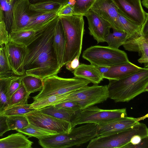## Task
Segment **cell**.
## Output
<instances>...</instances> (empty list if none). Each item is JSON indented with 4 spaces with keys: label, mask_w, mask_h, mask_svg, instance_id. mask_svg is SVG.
<instances>
[{
    "label": "cell",
    "mask_w": 148,
    "mask_h": 148,
    "mask_svg": "<svg viewBox=\"0 0 148 148\" xmlns=\"http://www.w3.org/2000/svg\"><path fill=\"white\" fill-rule=\"evenodd\" d=\"M30 104L18 105L8 108L0 113V116H6L23 115L34 110L30 108Z\"/></svg>",
    "instance_id": "35"
},
{
    "label": "cell",
    "mask_w": 148,
    "mask_h": 148,
    "mask_svg": "<svg viewBox=\"0 0 148 148\" xmlns=\"http://www.w3.org/2000/svg\"><path fill=\"white\" fill-rule=\"evenodd\" d=\"M74 15L84 16L90 9L95 0H74Z\"/></svg>",
    "instance_id": "36"
},
{
    "label": "cell",
    "mask_w": 148,
    "mask_h": 148,
    "mask_svg": "<svg viewBox=\"0 0 148 148\" xmlns=\"http://www.w3.org/2000/svg\"><path fill=\"white\" fill-rule=\"evenodd\" d=\"M73 73L75 77L86 79L94 84H98L104 79L97 66L91 64H79Z\"/></svg>",
    "instance_id": "20"
},
{
    "label": "cell",
    "mask_w": 148,
    "mask_h": 148,
    "mask_svg": "<svg viewBox=\"0 0 148 148\" xmlns=\"http://www.w3.org/2000/svg\"><path fill=\"white\" fill-rule=\"evenodd\" d=\"M29 95L21 83L18 88L10 97L7 108L15 106L27 104Z\"/></svg>",
    "instance_id": "31"
},
{
    "label": "cell",
    "mask_w": 148,
    "mask_h": 148,
    "mask_svg": "<svg viewBox=\"0 0 148 148\" xmlns=\"http://www.w3.org/2000/svg\"><path fill=\"white\" fill-rule=\"evenodd\" d=\"M30 4L29 0L15 1L13 6V23L10 32L23 29L39 12L30 9Z\"/></svg>",
    "instance_id": "13"
},
{
    "label": "cell",
    "mask_w": 148,
    "mask_h": 148,
    "mask_svg": "<svg viewBox=\"0 0 148 148\" xmlns=\"http://www.w3.org/2000/svg\"><path fill=\"white\" fill-rule=\"evenodd\" d=\"M141 3L145 7L148 8V0H142Z\"/></svg>",
    "instance_id": "46"
},
{
    "label": "cell",
    "mask_w": 148,
    "mask_h": 148,
    "mask_svg": "<svg viewBox=\"0 0 148 148\" xmlns=\"http://www.w3.org/2000/svg\"><path fill=\"white\" fill-rule=\"evenodd\" d=\"M128 51L137 52L141 57L138 62L144 64L145 68L148 66V36L142 34L129 37L123 45Z\"/></svg>",
    "instance_id": "17"
},
{
    "label": "cell",
    "mask_w": 148,
    "mask_h": 148,
    "mask_svg": "<svg viewBox=\"0 0 148 148\" xmlns=\"http://www.w3.org/2000/svg\"><path fill=\"white\" fill-rule=\"evenodd\" d=\"M12 2H14L16 0H10Z\"/></svg>",
    "instance_id": "48"
},
{
    "label": "cell",
    "mask_w": 148,
    "mask_h": 148,
    "mask_svg": "<svg viewBox=\"0 0 148 148\" xmlns=\"http://www.w3.org/2000/svg\"><path fill=\"white\" fill-rule=\"evenodd\" d=\"M84 16L88 20L90 34L98 43L104 42L105 38L110 33V24L91 9Z\"/></svg>",
    "instance_id": "14"
},
{
    "label": "cell",
    "mask_w": 148,
    "mask_h": 148,
    "mask_svg": "<svg viewBox=\"0 0 148 148\" xmlns=\"http://www.w3.org/2000/svg\"><path fill=\"white\" fill-rule=\"evenodd\" d=\"M9 33L3 21L0 23V47L9 42Z\"/></svg>",
    "instance_id": "39"
},
{
    "label": "cell",
    "mask_w": 148,
    "mask_h": 148,
    "mask_svg": "<svg viewBox=\"0 0 148 148\" xmlns=\"http://www.w3.org/2000/svg\"><path fill=\"white\" fill-rule=\"evenodd\" d=\"M82 57L97 66L110 67L130 61L124 51L108 46H92L84 51Z\"/></svg>",
    "instance_id": "7"
},
{
    "label": "cell",
    "mask_w": 148,
    "mask_h": 148,
    "mask_svg": "<svg viewBox=\"0 0 148 148\" xmlns=\"http://www.w3.org/2000/svg\"><path fill=\"white\" fill-rule=\"evenodd\" d=\"M7 116H0V137L9 130L6 121Z\"/></svg>",
    "instance_id": "42"
},
{
    "label": "cell",
    "mask_w": 148,
    "mask_h": 148,
    "mask_svg": "<svg viewBox=\"0 0 148 148\" xmlns=\"http://www.w3.org/2000/svg\"><path fill=\"white\" fill-rule=\"evenodd\" d=\"M148 137V129L143 123L139 122L131 127L111 134L99 136L92 139L87 148H122L129 143L134 135Z\"/></svg>",
    "instance_id": "5"
},
{
    "label": "cell",
    "mask_w": 148,
    "mask_h": 148,
    "mask_svg": "<svg viewBox=\"0 0 148 148\" xmlns=\"http://www.w3.org/2000/svg\"><path fill=\"white\" fill-rule=\"evenodd\" d=\"M4 48L8 64L14 74L19 76L25 75L24 63L27 53V47L9 41Z\"/></svg>",
    "instance_id": "11"
},
{
    "label": "cell",
    "mask_w": 148,
    "mask_h": 148,
    "mask_svg": "<svg viewBox=\"0 0 148 148\" xmlns=\"http://www.w3.org/2000/svg\"><path fill=\"white\" fill-rule=\"evenodd\" d=\"M130 62L110 67L108 71L103 75L104 78L119 80L135 73L144 69Z\"/></svg>",
    "instance_id": "18"
},
{
    "label": "cell",
    "mask_w": 148,
    "mask_h": 148,
    "mask_svg": "<svg viewBox=\"0 0 148 148\" xmlns=\"http://www.w3.org/2000/svg\"><path fill=\"white\" fill-rule=\"evenodd\" d=\"M14 2L10 0H0V6L3 14L4 21L9 33L10 32L13 23L12 9Z\"/></svg>",
    "instance_id": "32"
},
{
    "label": "cell",
    "mask_w": 148,
    "mask_h": 148,
    "mask_svg": "<svg viewBox=\"0 0 148 148\" xmlns=\"http://www.w3.org/2000/svg\"><path fill=\"white\" fill-rule=\"evenodd\" d=\"M96 0H95V1H96Z\"/></svg>",
    "instance_id": "49"
},
{
    "label": "cell",
    "mask_w": 148,
    "mask_h": 148,
    "mask_svg": "<svg viewBox=\"0 0 148 148\" xmlns=\"http://www.w3.org/2000/svg\"><path fill=\"white\" fill-rule=\"evenodd\" d=\"M58 19L57 16L36 31L33 40L27 47L24 63L25 74L43 80L59 72L61 68L53 46L54 32Z\"/></svg>",
    "instance_id": "1"
},
{
    "label": "cell",
    "mask_w": 148,
    "mask_h": 148,
    "mask_svg": "<svg viewBox=\"0 0 148 148\" xmlns=\"http://www.w3.org/2000/svg\"><path fill=\"white\" fill-rule=\"evenodd\" d=\"M119 31L126 33L130 37L142 34V26L127 18L118 13Z\"/></svg>",
    "instance_id": "24"
},
{
    "label": "cell",
    "mask_w": 148,
    "mask_h": 148,
    "mask_svg": "<svg viewBox=\"0 0 148 148\" xmlns=\"http://www.w3.org/2000/svg\"><path fill=\"white\" fill-rule=\"evenodd\" d=\"M15 76L0 77V113L7 108L10 99L8 91L11 80Z\"/></svg>",
    "instance_id": "28"
},
{
    "label": "cell",
    "mask_w": 148,
    "mask_h": 148,
    "mask_svg": "<svg viewBox=\"0 0 148 148\" xmlns=\"http://www.w3.org/2000/svg\"><path fill=\"white\" fill-rule=\"evenodd\" d=\"M65 46L66 42L63 28L59 17L55 28L53 46L58 66L60 68L64 65V60Z\"/></svg>",
    "instance_id": "19"
},
{
    "label": "cell",
    "mask_w": 148,
    "mask_h": 148,
    "mask_svg": "<svg viewBox=\"0 0 148 148\" xmlns=\"http://www.w3.org/2000/svg\"><path fill=\"white\" fill-rule=\"evenodd\" d=\"M72 92L62 95H51L34 100L33 103L30 104V108L35 110H39L48 106L57 104Z\"/></svg>",
    "instance_id": "26"
},
{
    "label": "cell",
    "mask_w": 148,
    "mask_h": 148,
    "mask_svg": "<svg viewBox=\"0 0 148 148\" xmlns=\"http://www.w3.org/2000/svg\"><path fill=\"white\" fill-rule=\"evenodd\" d=\"M57 13L56 12L45 13L39 12L32 18L28 25L22 30L36 31L57 16Z\"/></svg>",
    "instance_id": "23"
},
{
    "label": "cell",
    "mask_w": 148,
    "mask_h": 148,
    "mask_svg": "<svg viewBox=\"0 0 148 148\" xmlns=\"http://www.w3.org/2000/svg\"><path fill=\"white\" fill-rule=\"evenodd\" d=\"M109 98L115 102H128L148 91V69L118 80H109Z\"/></svg>",
    "instance_id": "2"
},
{
    "label": "cell",
    "mask_w": 148,
    "mask_h": 148,
    "mask_svg": "<svg viewBox=\"0 0 148 148\" xmlns=\"http://www.w3.org/2000/svg\"><path fill=\"white\" fill-rule=\"evenodd\" d=\"M129 37L125 32L113 29V32L110 33L105 38L104 42H106L108 46L115 49H118L123 45Z\"/></svg>",
    "instance_id": "30"
},
{
    "label": "cell",
    "mask_w": 148,
    "mask_h": 148,
    "mask_svg": "<svg viewBox=\"0 0 148 148\" xmlns=\"http://www.w3.org/2000/svg\"><path fill=\"white\" fill-rule=\"evenodd\" d=\"M29 123L51 130L59 134L69 133L72 129L71 123L34 110L24 115Z\"/></svg>",
    "instance_id": "10"
},
{
    "label": "cell",
    "mask_w": 148,
    "mask_h": 148,
    "mask_svg": "<svg viewBox=\"0 0 148 148\" xmlns=\"http://www.w3.org/2000/svg\"><path fill=\"white\" fill-rule=\"evenodd\" d=\"M61 21L66 42L64 65L76 57L79 58L84 32L83 16L73 15L58 16Z\"/></svg>",
    "instance_id": "4"
},
{
    "label": "cell",
    "mask_w": 148,
    "mask_h": 148,
    "mask_svg": "<svg viewBox=\"0 0 148 148\" xmlns=\"http://www.w3.org/2000/svg\"><path fill=\"white\" fill-rule=\"evenodd\" d=\"M39 110L45 114L71 123L77 112L58 108L54 105L48 106Z\"/></svg>",
    "instance_id": "22"
},
{
    "label": "cell",
    "mask_w": 148,
    "mask_h": 148,
    "mask_svg": "<svg viewBox=\"0 0 148 148\" xmlns=\"http://www.w3.org/2000/svg\"><path fill=\"white\" fill-rule=\"evenodd\" d=\"M97 125L87 123L72 128L69 133L56 134L39 140L43 148H67L81 145L97 137Z\"/></svg>",
    "instance_id": "3"
},
{
    "label": "cell",
    "mask_w": 148,
    "mask_h": 148,
    "mask_svg": "<svg viewBox=\"0 0 148 148\" xmlns=\"http://www.w3.org/2000/svg\"><path fill=\"white\" fill-rule=\"evenodd\" d=\"M54 106L58 108L75 112L82 110L80 106L77 103L72 101L61 102Z\"/></svg>",
    "instance_id": "38"
},
{
    "label": "cell",
    "mask_w": 148,
    "mask_h": 148,
    "mask_svg": "<svg viewBox=\"0 0 148 148\" xmlns=\"http://www.w3.org/2000/svg\"><path fill=\"white\" fill-rule=\"evenodd\" d=\"M119 13L142 26L148 14L143 8L141 0H112Z\"/></svg>",
    "instance_id": "12"
},
{
    "label": "cell",
    "mask_w": 148,
    "mask_h": 148,
    "mask_svg": "<svg viewBox=\"0 0 148 148\" xmlns=\"http://www.w3.org/2000/svg\"><path fill=\"white\" fill-rule=\"evenodd\" d=\"M36 31L23 30L9 33V41L27 47L33 40Z\"/></svg>",
    "instance_id": "25"
},
{
    "label": "cell",
    "mask_w": 148,
    "mask_h": 148,
    "mask_svg": "<svg viewBox=\"0 0 148 148\" xmlns=\"http://www.w3.org/2000/svg\"><path fill=\"white\" fill-rule=\"evenodd\" d=\"M69 0H29L31 4L45 2H52L61 4L62 6L68 3Z\"/></svg>",
    "instance_id": "44"
},
{
    "label": "cell",
    "mask_w": 148,
    "mask_h": 148,
    "mask_svg": "<svg viewBox=\"0 0 148 148\" xmlns=\"http://www.w3.org/2000/svg\"><path fill=\"white\" fill-rule=\"evenodd\" d=\"M127 116L126 108L103 110L94 106L76 112L71 122V127L87 123L98 124Z\"/></svg>",
    "instance_id": "8"
},
{
    "label": "cell",
    "mask_w": 148,
    "mask_h": 148,
    "mask_svg": "<svg viewBox=\"0 0 148 148\" xmlns=\"http://www.w3.org/2000/svg\"><path fill=\"white\" fill-rule=\"evenodd\" d=\"M141 118L126 117L97 124V136L109 135L128 128L139 122Z\"/></svg>",
    "instance_id": "16"
},
{
    "label": "cell",
    "mask_w": 148,
    "mask_h": 148,
    "mask_svg": "<svg viewBox=\"0 0 148 148\" xmlns=\"http://www.w3.org/2000/svg\"><path fill=\"white\" fill-rule=\"evenodd\" d=\"M73 15L74 13L73 7L68 3L62 6L57 13L58 16H71Z\"/></svg>",
    "instance_id": "41"
},
{
    "label": "cell",
    "mask_w": 148,
    "mask_h": 148,
    "mask_svg": "<svg viewBox=\"0 0 148 148\" xmlns=\"http://www.w3.org/2000/svg\"><path fill=\"white\" fill-rule=\"evenodd\" d=\"M33 143L18 132L0 139V148H31Z\"/></svg>",
    "instance_id": "21"
},
{
    "label": "cell",
    "mask_w": 148,
    "mask_h": 148,
    "mask_svg": "<svg viewBox=\"0 0 148 148\" xmlns=\"http://www.w3.org/2000/svg\"><path fill=\"white\" fill-rule=\"evenodd\" d=\"M23 75L20 76H15L11 80L8 91L10 98L20 86L21 84L22 80Z\"/></svg>",
    "instance_id": "40"
},
{
    "label": "cell",
    "mask_w": 148,
    "mask_h": 148,
    "mask_svg": "<svg viewBox=\"0 0 148 148\" xmlns=\"http://www.w3.org/2000/svg\"><path fill=\"white\" fill-rule=\"evenodd\" d=\"M16 131L28 136L29 137H35L39 140L59 134L51 130L35 126L29 123L27 127Z\"/></svg>",
    "instance_id": "27"
},
{
    "label": "cell",
    "mask_w": 148,
    "mask_h": 148,
    "mask_svg": "<svg viewBox=\"0 0 148 148\" xmlns=\"http://www.w3.org/2000/svg\"><path fill=\"white\" fill-rule=\"evenodd\" d=\"M79 58L76 57L72 60L67 63L66 64V69L70 71H74L79 65Z\"/></svg>",
    "instance_id": "43"
},
{
    "label": "cell",
    "mask_w": 148,
    "mask_h": 148,
    "mask_svg": "<svg viewBox=\"0 0 148 148\" xmlns=\"http://www.w3.org/2000/svg\"><path fill=\"white\" fill-rule=\"evenodd\" d=\"M100 72L103 75L108 70L110 67L96 66Z\"/></svg>",
    "instance_id": "45"
},
{
    "label": "cell",
    "mask_w": 148,
    "mask_h": 148,
    "mask_svg": "<svg viewBox=\"0 0 148 148\" xmlns=\"http://www.w3.org/2000/svg\"><path fill=\"white\" fill-rule=\"evenodd\" d=\"M90 83L88 80L75 76L66 78L53 75L43 79L42 89L33 98L35 100L51 95L64 94L80 89Z\"/></svg>",
    "instance_id": "6"
},
{
    "label": "cell",
    "mask_w": 148,
    "mask_h": 148,
    "mask_svg": "<svg viewBox=\"0 0 148 148\" xmlns=\"http://www.w3.org/2000/svg\"><path fill=\"white\" fill-rule=\"evenodd\" d=\"M22 83L26 91L29 95L40 91L43 86V80L35 76L25 74L23 76Z\"/></svg>",
    "instance_id": "29"
},
{
    "label": "cell",
    "mask_w": 148,
    "mask_h": 148,
    "mask_svg": "<svg viewBox=\"0 0 148 148\" xmlns=\"http://www.w3.org/2000/svg\"><path fill=\"white\" fill-rule=\"evenodd\" d=\"M4 21V18L3 12L0 6V23Z\"/></svg>",
    "instance_id": "47"
},
{
    "label": "cell",
    "mask_w": 148,
    "mask_h": 148,
    "mask_svg": "<svg viewBox=\"0 0 148 148\" xmlns=\"http://www.w3.org/2000/svg\"><path fill=\"white\" fill-rule=\"evenodd\" d=\"M90 9L108 21L113 29L119 31L118 12L112 0H96Z\"/></svg>",
    "instance_id": "15"
},
{
    "label": "cell",
    "mask_w": 148,
    "mask_h": 148,
    "mask_svg": "<svg viewBox=\"0 0 148 148\" xmlns=\"http://www.w3.org/2000/svg\"><path fill=\"white\" fill-rule=\"evenodd\" d=\"M62 5L52 2H45L31 4V10L42 13L56 12H57Z\"/></svg>",
    "instance_id": "34"
},
{
    "label": "cell",
    "mask_w": 148,
    "mask_h": 148,
    "mask_svg": "<svg viewBox=\"0 0 148 148\" xmlns=\"http://www.w3.org/2000/svg\"><path fill=\"white\" fill-rule=\"evenodd\" d=\"M6 59L4 47H0V77H8L13 75Z\"/></svg>",
    "instance_id": "37"
},
{
    "label": "cell",
    "mask_w": 148,
    "mask_h": 148,
    "mask_svg": "<svg viewBox=\"0 0 148 148\" xmlns=\"http://www.w3.org/2000/svg\"><path fill=\"white\" fill-rule=\"evenodd\" d=\"M6 121L9 130L21 129L29 124L27 119L24 115L7 116Z\"/></svg>",
    "instance_id": "33"
},
{
    "label": "cell",
    "mask_w": 148,
    "mask_h": 148,
    "mask_svg": "<svg viewBox=\"0 0 148 148\" xmlns=\"http://www.w3.org/2000/svg\"><path fill=\"white\" fill-rule=\"evenodd\" d=\"M109 98L107 85L99 86L94 84L87 86L72 92L59 103L72 101L77 103L82 110L95 104L103 103Z\"/></svg>",
    "instance_id": "9"
}]
</instances>
